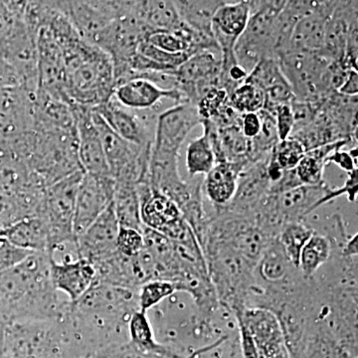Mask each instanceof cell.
<instances>
[{"instance_id": "7a4b0ae2", "label": "cell", "mask_w": 358, "mask_h": 358, "mask_svg": "<svg viewBox=\"0 0 358 358\" xmlns=\"http://www.w3.org/2000/svg\"><path fill=\"white\" fill-rule=\"evenodd\" d=\"M51 256L33 253L26 260L0 274V315L7 324L20 320L62 319L70 301L54 288Z\"/></svg>"}, {"instance_id": "7bdbcfd3", "label": "cell", "mask_w": 358, "mask_h": 358, "mask_svg": "<svg viewBox=\"0 0 358 358\" xmlns=\"http://www.w3.org/2000/svg\"><path fill=\"white\" fill-rule=\"evenodd\" d=\"M32 252L21 249L0 235V274L20 265Z\"/></svg>"}, {"instance_id": "5b68a950", "label": "cell", "mask_w": 358, "mask_h": 358, "mask_svg": "<svg viewBox=\"0 0 358 358\" xmlns=\"http://www.w3.org/2000/svg\"><path fill=\"white\" fill-rule=\"evenodd\" d=\"M0 358H69L60 320H20L7 324Z\"/></svg>"}, {"instance_id": "ba28073f", "label": "cell", "mask_w": 358, "mask_h": 358, "mask_svg": "<svg viewBox=\"0 0 358 358\" xmlns=\"http://www.w3.org/2000/svg\"><path fill=\"white\" fill-rule=\"evenodd\" d=\"M94 122L100 134L110 176L115 183L138 185L148 181L150 147H140L117 136L95 110Z\"/></svg>"}, {"instance_id": "4316f807", "label": "cell", "mask_w": 358, "mask_h": 358, "mask_svg": "<svg viewBox=\"0 0 358 358\" xmlns=\"http://www.w3.org/2000/svg\"><path fill=\"white\" fill-rule=\"evenodd\" d=\"M131 15L141 21L150 33L173 31L182 24L173 1H133Z\"/></svg>"}, {"instance_id": "d590c367", "label": "cell", "mask_w": 358, "mask_h": 358, "mask_svg": "<svg viewBox=\"0 0 358 358\" xmlns=\"http://www.w3.org/2000/svg\"><path fill=\"white\" fill-rule=\"evenodd\" d=\"M215 164V155L206 134L203 133L190 141L186 150V167L192 178L206 176Z\"/></svg>"}, {"instance_id": "ac0fdd59", "label": "cell", "mask_w": 358, "mask_h": 358, "mask_svg": "<svg viewBox=\"0 0 358 358\" xmlns=\"http://www.w3.org/2000/svg\"><path fill=\"white\" fill-rule=\"evenodd\" d=\"M357 1H338L327 21L324 47L320 53L331 61H341L345 56L346 42L358 30Z\"/></svg>"}, {"instance_id": "db71d44e", "label": "cell", "mask_w": 358, "mask_h": 358, "mask_svg": "<svg viewBox=\"0 0 358 358\" xmlns=\"http://www.w3.org/2000/svg\"><path fill=\"white\" fill-rule=\"evenodd\" d=\"M338 358H357V357H355V355H350V352L339 348Z\"/></svg>"}, {"instance_id": "f6af8a7d", "label": "cell", "mask_w": 358, "mask_h": 358, "mask_svg": "<svg viewBox=\"0 0 358 358\" xmlns=\"http://www.w3.org/2000/svg\"><path fill=\"white\" fill-rule=\"evenodd\" d=\"M273 115L275 117L280 141L288 140L292 133H293L294 124L291 103L279 106L273 113Z\"/></svg>"}, {"instance_id": "7c38bea8", "label": "cell", "mask_w": 358, "mask_h": 358, "mask_svg": "<svg viewBox=\"0 0 358 358\" xmlns=\"http://www.w3.org/2000/svg\"><path fill=\"white\" fill-rule=\"evenodd\" d=\"M235 319L241 320L248 329L260 358H289L281 327L277 317L266 308H249L236 313Z\"/></svg>"}, {"instance_id": "f546056e", "label": "cell", "mask_w": 358, "mask_h": 358, "mask_svg": "<svg viewBox=\"0 0 358 358\" xmlns=\"http://www.w3.org/2000/svg\"><path fill=\"white\" fill-rule=\"evenodd\" d=\"M255 271L257 278L266 284L278 285L296 274L299 268L289 263L279 240L275 238L264 250Z\"/></svg>"}, {"instance_id": "5bb4252c", "label": "cell", "mask_w": 358, "mask_h": 358, "mask_svg": "<svg viewBox=\"0 0 358 358\" xmlns=\"http://www.w3.org/2000/svg\"><path fill=\"white\" fill-rule=\"evenodd\" d=\"M71 108L76 122L78 159L82 171L91 176H110L100 134L94 122L93 109L79 106Z\"/></svg>"}, {"instance_id": "8d00e7d4", "label": "cell", "mask_w": 358, "mask_h": 358, "mask_svg": "<svg viewBox=\"0 0 358 358\" xmlns=\"http://www.w3.org/2000/svg\"><path fill=\"white\" fill-rule=\"evenodd\" d=\"M247 83L256 86L263 93L268 90L280 86V85L288 84L286 77L282 74L281 66L277 58L263 59L254 67L247 77Z\"/></svg>"}, {"instance_id": "9a60e30c", "label": "cell", "mask_w": 358, "mask_h": 358, "mask_svg": "<svg viewBox=\"0 0 358 358\" xmlns=\"http://www.w3.org/2000/svg\"><path fill=\"white\" fill-rule=\"evenodd\" d=\"M119 231L112 203L88 229L76 238L78 258L84 259L92 265L108 258L117 251Z\"/></svg>"}, {"instance_id": "3957f363", "label": "cell", "mask_w": 358, "mask_h": 358, "mask_svg": "<svg viewBox=\"0 0 358 358\" xmlns=\"http://www.w3.org/2000/svg\"><path fill=\"white\" fill-rule=\"evenodd\" d=\"M68 105L95 109L114 95V66L102 49L80 36L61 45Z\"/></svg>"}, {"instance_id": "d6986e66", "label": "cell", "mask_w": 358, "mask_h": 358, "mask_svg": "<svg viewBox=\"0 0 358 358\" xmlns=\"http://www.w3.org/2000/svg\"><path fill=\"white\" fill-rule=\"evenodd\" d=\"M117 102L129 109L136 110H157L162 113L159 107L164 101H171L174 103H183L182 96L174 90H164L148 80H131L117 86L114 91Z\"/></svg>"}, {"instance_id": "8992f818", "label": "cell", "mask_w": 358, "mask_h": 358, "mask_svg": "<svg viewBox=\"0 0 358 358\" xmlns=\"http://www.w3.org/2000/svg\"><path fill=\"white\" fill-rule=\"evenodd\" d=\"M286 2L248 1V24L234 47L237 63L248 75L263 59L275 58V21Z\"/></svg>"}, {"instance_id": "f907efd6", "label": "cell", "mask_w": 358, "mask_h": 358, "mask_svg": "<svg viewBox=\"0 0 358 358\" xmlns=\"http://www.w3.org/2000/svg\"><path fill=\"white\" fill-rule=\"evenodd\" d=\"M338 93L343 96H355L358 95V73L352 70L348 72L345 83L338 89Z\"/></svg>"}, {"instance_id": "bcb514c9", "label": "cell", "mask_w": 358, "mask_h": 358, "mask_svg": "<svg viewBox=\"0 0 358 358\" xmlns=\"http://www.w3.org/2000/svg\"><path fill=\"white\" fill-rule=\"evenodd\" d=\"M236 320L238 334H239L240 352L241 358H260L258 350L248 329L245 327L241 320Z\"/></svg>"}, {"instance_id": "7dc6e473", "label": "cell", "mask_w": 358, "mask_h": 358, "mask_svg": "<svg viewBox=\"0 0 358 358\" xmlns=\"http://www.w3.org/2000/svg\"><path fill=\"white\" fill-rule=\"evenodd\" d=\"M326 164H334L341 167L345 173H350L357 169V160L353 159L350 152L345 150H338L329 155L326 159Z\"/></svg>"}, {"instance_id": "83f0119b", "label": "cell", "mask_w": 358, "mask_h": 358, "mask_svg": "<svg viewBox=\"0 0 358 358\" xmlns=\"http://www.w3.org/2000/svg\"><path fill=\"white\" fill-rule=\"evenodd\" d=\"M9 242L32 253L50 252V240L46 223L40 216H31L14 224L0 233Z\"/></svg>"}, {"instance_id": "f1b7e54d", "label": "cell", "mask_w": 358, "mask_h": 358, "mask_svg": "<svg viewBox=\"0 0 358 358\" xmlns=\"http://www.w3.org/2000/svg\"><path fill=\"white\" fill-rule=\"evenodd\" d=\"M44 192L45 189L27 194L0 192V233L23 219L38 215Z\"/></svg>"}, {"instance_id": "277c9868", "label": "cell", "mask_w": 358, "mask_h": 358, "mask_svg": "<svg viewBox=\"0 0 358 358\" xmlns=\"http://www.w3.org/2000/svg\"><path fill=\"white\" fill-rule=\"evenodd\" d=\"M3 140L44 188L83 171L78 159L77 129H34Z\"/></svg>"}, {"instance_id": "603a6c76", "label": "cell", "mask_w": 358, "mask_h": 358, "mask_svg": "<svg viewBox=\"0 0 358 358\" xmlns=\"http://www.w3.org/2000/svg\"><path fill=\"white\" fill-rule=\"evenodd\" d=\"M55 4L79 36L90 44L99 33L114 22L106 14L101 1H55Z\"/></svg>"}, {"instance_id": "e0dca14e", "label": "cell", "mask_w": 358, "mask_h": 358, "mask_svg": "<svg viewBox=\"0 0 358 358\" xmlns=\"http://www.w3.org/2000/svg\"><path fill=\"white\" fill-rule=\"evenodd\" d=\"M136 190L140 197L143 227L166 236L169 231L185 219L178 205L162 193L152 190L150 183H138Z\"/></svg>"}, {"instance_id": "c3c4849f", "label": "cell", "mask_w": 358, "mask_h": 358, "mask_svg": "<svg viewBox=\"0 0 358 358\" xmlns=\"http://www.w3.org/2000/svg\"><path fill=\"white\" fill-rule=\"evenodd\" d=\"M261 120L258 113H250L242 115L241 129L242 134L248 140H253L260 131Z\"/></svg>"}, {"instance_id": "30bf717a", "label": "cell", "mask_w": 358, "mask_h": 358, "mask_svg": "<svg viewBox=\"0 0 358 358\" xmlns=\"http://www.w3.org/2000/svg\"><path fill=\"white\" fill-rule=\"evenodd\" d=\"M201 124L196 106L192 103H179L167 108L157 115L152 152L179 157V150L188 134Z\"/></svg>"}, {"instance_id": "4dcf8cb0", "label": "cell", "mask_w": 358, "mask_h": 358, "mask_svg": "<svg viewBox=\"0 0 358 358\" xmlns=\"http://www.w3.org/2000/svg\"><path fill=\"white\" fill-rule=\"evenodd\" d=\"M112 203L120 227L129 228L143 233L141 202L136 185L115 183Z\"/></svg>"}, {"instance_id": "7402d4cb", "label": "cell", "mask_w": 358, "mask_h": 358, "mask_svg": "<svg viewBox=\"0 0 358 358\" xmlns=\"http://www.w3.org/2000/svg\"><path fill=\"white\" fill-rule=\"evenodd\" d=\"M248 1H225L214 14L212 33L221 53L234 52L238 38L248 24Z\"/></svg>"}, {"instance_id": "816d5d0a", "label": "cell", "mask_w": 358, "mask_h": 358, "mask_svg": "<svg viewBox=\"0 0 358 358\" xmlns=\"http://www.w3.org/2000/svg\"><path fill=\"white\" fill-rule=\"evenodd\" d=\"M341 256L343 258H357L358 254L357 233L350 239L346 240L345 243L341 246Z\"/></svg>"}, {"instance_id": "484cf974", "label": "cell", "mask_w": 358, "mask_h": 358, "mask_svg": "<svg viewBox=\"0 0 358 358\" xmlns=\"http://www.w3.org/2000/svg\"><path fill=\"white\" fill-rule=\"evenodd\" d=\"M247 166L249 164L241 162H218L205 176L202 192L213 208H225L231 203L236 193L238 179Z\"/></svg>"}, {"instance_id": "ffe728a7", "label": "cell", "mask_w": 358, "mask_h": 358, "mask_svg": "<svg viewBox=\"0 0 358 358\" xmlns=\"http://www.w3.org/2000/svg\"><path fill=\"white\" fill-rule=\"evenodd\" d=\"M50 274L54 288L74 303L91 288L96 272L94 266L84 259L55 262L51 258Z\"/></svg>"}, {"instance_id": "2e32d148", "label": "cell", "mask_w": 358, "mask_h": 358, "mask_svg": "<svg viewBox=\"0 0 358 358\" xmlns=\"http://www.w3.org/2000/svg\"><path fill=\"white\" fill-rule=\"evenodd\" d=\"M270 157L250 164L245 167L238 179L234 199L225 207V210L241 215H253L261 200L270 189L271 180L268 174Z\"/></svg>"}, {"instance_id": "ee69618b", "label": "cell", "mask_w": 358, "mask_h": 358, "mask_svg": "<svg viewBox=\"0 0 358 358\" xmlns=\"http://www.w3.org/2000/svg\"><path fill=\"white\" fill-rule=\"evenodd\" d=\"M145 248L143 233L140 231L120 227L117 250L127 257H136Z\"/></svg>"}, {"instance_id": "4fadbf2b", "label": "cell", "mask_w": 358, "mask_h": 358, "mask_svg": "<svg viewBox=\"0 0 358 358\" xmlns=\"http://www.w3.org/2000/svg\"><path fill=\"white\" fill-rule=\"evenodd\" d=\"M35 94L22 85L0 88V138L32 131Z\"/></svg>"}, {"instance_id": "60d3db41", "label": "cell", "mask_w": 358, "mask_h": 358, "mask_svg": "<svg viewBox=\"0 0 358 358\" xmlns=\"http://www.w3.org/2000/svg\"><path fill=\"white\" fill-rule=\"evenodd\" d=\"M306 150L300 141L296 138L280 141L273 150L271 159L274 160L282 171H292L296 169L299 162L306 155Z\"/></svg>"}, {"instance_id": "8fae6325", "label": "cell", "mask_w": 358, "mask_h": 358, "mask_svg": "<svg viewBox=\"0 0 358 358\" xmlns=\"http://www.w3.org/2000/svg\"><path fill=\"white\" fill-rule=\"evenodd\" d=\"M115 182L110 176L84 173L80 182L75 207L74 232L76 238L112 204Z\"/></svg>"}, {"instance_id": "f35d334b", "label": "cell", "mask_w": 358, "mask_h": 358, "mask_svg": "<svg viewBox=\"0 0 358 358\" xmlns=\"http://www.w3.org/2000/svg\"><path fill=\"white\" fill-rule=\"evenodd\" d=\"M229 102L241 115L258 113L263 110L265 96L256 86L244 82L231 94Z\"/></svg>"}, {"instance_id": "d4e9b609", "label": "cell", "mask_w": 358, "mask_h": 358, "mask_svg": "<svg viewBox=\"0 0 358 358\" xmlns=\"http://www.w3.org/2000/svg\"><path fill=\"white\" fill-rule=\"evenodd\" d=\"M329 190V186L324 182L317 186L301 185L281 194H274L275 208L282 223L305 220L315 212V205Z\"/></svg>"}, {"instance_id": "e575fe53", "label": "cell", "mask_w": 358, "mask_h": 358, "mask_svg": "<svg viewBox=\"0 0 358 358\" xmlns=\"http://www.w3.org/2000/svg\"><path fill=\"white\" fill-rule=\"evenodd\" d=\"M315 233V229L305 221L289 222L282 226L278 240L294 268H299L301 251Z\"/></svg>"}, {"instance_id": "1f68e13d", "label": "cell", "mask_w": 358, "mask_h": 358, "mask_svg": "<svg viewBox=\"0 0 358 358\" xmlns=\"http://www.w3.org/2000/svg\"><path fill=\"white\" fill-rule=\"evenodd\" d=\"M225 1L203 0L173 1L181 21L197 32L212 33V20L219 7Z\"/></svg>"}, {"instance_id": "9c48e42d", "label": "cell", "mask_w": 358, "mask_h": 358, "mask_svg": "<svg viewBox=\"0 0 358 358\" xmlns=\"http://www.w3.org/2000/svg\"><path fill=\"white\" fill-rule=\"evenodd\" d=\"M93 110L124 140L140 147L152 145L159 110L129 109L117 102L114 95Z\"/></svg>"}, {"instance_id": "ab89813d", "label": "cell", "mask_w": 358, "mask_h": 358, "mask_svg": "<svg viewBox=\"0 0 358 358\" xmlns=\"http://www.w3.org/2000/svg\"><path fill=\"white\" fill-rule=\"evenodd\" d=\"M136 52L157 65L164 73L176 72L179 66L182 65L192 56L189 53H169L162 51L147 41L141 42Z\"/></svg>"}, {"instance_id": "74e56055", "label": "cell", "mask_w": 358, "mask_h": 358, "mask_svg": "<svg viewBox=\"0 0 358 358\" xmlns=\"http://www.w3.org/2000/svg\"><path fill=\"white\" fill-rule=\"evenodd\" d=\"M176 293H178V289L173 282L166 280L147 282L138 291V310L143 313L150 312Z\"/></svg>"}, {"instance_id": "b9f144b4", "label": "cell", "mask_w": 358, "mask_h": 358, "mask_svg": "<svg viewBox=\"0 0 358 358\" xmlns=\"http://www.w3.org/2000/svg\"><path fill=\"white\" fill-rule=\"evenodd\" d=\"M229 99L225 90L214 87L204 94L196 103L197 110L202 121L211 120L217 115L219 110Z\"/></svg>"}, {"instance_id": "cb8c5ba5", "label": "cell", "mask_w": 358, "mask_h": 358, "mask_svg": "<svg viewBox=\"0 0 358 358\" xmlns=\"http://www.w3.org/2000/svg\"><path fill=\"white\" fill-rule=\"evenodd\" d=\"M336 4L338 1H320L319 8L315 13L301 18L292 34L289 50L320 53L324 47L327 21Z\"/></svg>"}, {"instance_id": "44dd1931", "label": "cell", "mask_w": 358, "mask_h": 358, "mask_svg": "<svg viewBox=\"0 0 358 358\" xmlns=\"http://www.w3.org/2000/svg\"><path fill=\"white\" fill-rule=\"evenodd\" d=\"M44 189L46 188L33 176L24 160L0 138V192L26 194Z\"/></svg>"}, {"instance_id": "836d02e7", "label": "cell", "mask_w": 358, "mask_h": 358, "mask_svg": "<svg viewBox=\"0 0 358 358\" xmlns=\"http://www.w3.org/2000/svg\"><path fill=\"white\" fill-rule=\"evenodd\" d=\"M333 254V244L329 237L315 233L303 247L300 257L301 275L306 280H312Z\"/></svg>"}, {"instance_id": "6da1fadb", "label": "cell", "mask_w": 358, "mask_h": 358, "mask_svg": "<svg viewBox=\"0 0 358 358\" xmlns=\"http://www.w3.org/2000/svg\"><path fill=\"white\" fill-rule=\"evenodd\" d=\"M136 310L138 292L94 282L59 320L70 358H92L129 343V322Z\"/></svg>"}, {"instance_id": "681fc988", "label": "cell", "mask_w": 358, "mask_h": 358, "mask_svg": "<svg viewBox=\"0 0 358 358\" xmlns=\"http://www.w3.org/2000/svg\"><path fill=\"white\" fill-rule=\"evenodd\" d=\"M21 79L15 69L0 57V88L3 87L20 86Z\"/></svg>"}, {"instance_id": "52a82bcc", "label": "cell", "mask_w": 358, "mask_h": 358, "mask_svg": "<svg viewBox=\"0 0 358 358\" xmlns=\"http://www.w3.org/2000/svg\"><path fill=\"white\" fill-rule=\"evenodd\" d=\"M83 171L72 174L47 187L38 215L47 225L50 252L76 244L74 232L75 207Z\"/></svg>"}, {"instance_id": "f5cc1de1", "label": "cell", "mask_w": 358, "mask_h": 358, "mask_svg": "<svg viewBox=\"0 0 358 358\" xmlns=\"http://www.w3.org/2000/svg\"><path fill=\"white\" fill-rule=\"evenodd\" d=\"M7 327V322L0 315V352H1L2 343H3L4 331Z\"/></svg>"}, {"instance_id": "d6a6232c", "label": "cell", "mask_w": 358, "mask_h": 358, "mask_svg": "<svg viewBox=\"0 0 358 358\" xmlns=\"http://www.w3.org/2000/svg\"><path fill=\"white\" fill-rule=\"evenodd\" d=\"M128 333L129 343L136 350L145 353L162 355V357L178 358L164 345L157 343L147 313L136 310L133 313L129 319Z\"/></svg>"}]
</instances>
